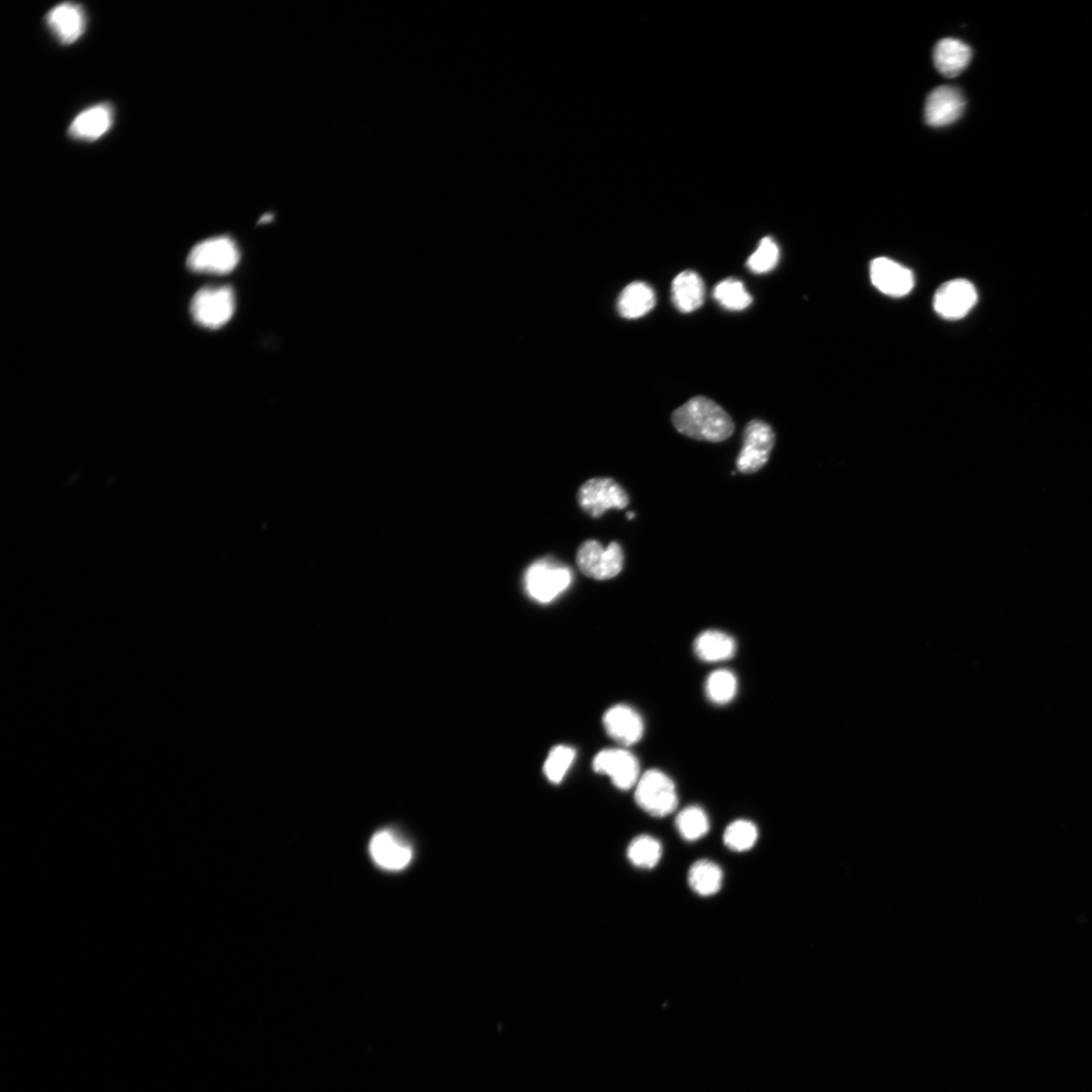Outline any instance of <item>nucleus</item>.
Segmentation results:
<instances>
[{"instance_id":"13","label":"nucleus","mask_w":1092,"mask_h":1092,"mask_svg":"<svg viewBox=\"0 0 1092 1092\" xmlns=\"http://www.w3.org/2000/svg\"><path fill=\"white\" fill-rule=\"evenodd\" d=\"M873 286L892 298H903L914 287V275L906 266L887 258H878L870 264Z\"/></svg>"},{"instance_id":"4","label":"nucleus","mask_w":1092,"mask_h":1092,"mask_svg":"<svg viewBox=\"0 0 1092 1092\" xmlns=\"http://www.w3.org/2000/svg\"><path fill=\"white\" fill-rule=\"evenodd\" d=\"M634 797L647 814L655 818L672 815L679 802L674 781L664 772L655 769L641 776Z\"/></svg>"},{"instance_id":"19","label":"nucleus","mask_w":1092,"mask_h":1092,"mask_svg":"<svg viewBox=\"0 0 1092 1092\" xmlns=\"http://www.w3.org/2000/svg\"><path fill=\"white\" fill-rule=\"evenodd\" d=\"M694 652L705 663H721L730 659L736 652V643L729 634L721 630H705L694 642Z\"/></svg>"},{"instance_id":"9","label":"nucleus","mask_w":1092,"mask_h":1092,"mask_svg":"<svg viewBox=\"0 0 1092 1092\" xmlns=\"http://www.w3.org/2000/svg\"><path fill=\"white\" fill-rule=\"evenodd\" d=\"M978 300L977 290L968 279H952L937 289L933 306L935 313L949 321L969 315Z\"/></svg>"},{"instance_id":"6","label":"nucleus","mask_w":1092,"mask_h":1092,"mask_svg":"<svg viewBox=\"0 0 1092 1092\" xmlns=\"http://www.w3.org/2000/svg\"><path fill=\"white\" fill-rule=\"evenodd\" d=\"M580 571L589 578L605 581L618 576L623 570L624 553L621 546L614 542L606 548L596 541L583 543L577 553Z\"/></svg>"},{"instance_id":"18","label":"nucleus","mask_w":1092,"mask_h":1092,"mask_svg":"<svg viewBox=\"0 0 1092 1092\" xmlns=\"http://www.w3.org/2000/svg\"><path fill=\"white\" fill-rule=\"evenodd\" d=\"M705 298L702 278L694 271L686 270L678 274L672 285V299L678 311L689 314L698 310Z\"/></svg>"},{"instance_id":"15","label":"nucleus","mask_w":1092,"mask_h":1092,"mask_svg":"<svg viewBox=\"0 0 1092 1092\" xmlns=\"http://www.w3.org/2000/svg\"><path fill=\"white\" fill-rule=\"evenodd\" d=\"M46 21L51 33L63 45L78 42L87 28L84 9L72 3L61 4L51 10Z\"/></svg>"},{"instance_id":"2","label":"nucleus","mask_w":1092,"mask_h":1092,"mask_svg":"<svg viewBox=\"0 0 1092 1092\" xmlns=\"http://www.w3.org/2000/svg\"><path fill=\"white\" fill-rule=\"evenodd\" d=\"M572 581L571 569L548 557L532 564L524 577L527 594L542 604L550 603L561 596L570 587Z\"/></svg>"},{"instance_id":"3","label":"nucleus","mask_w":1092,"mask_h":1092,"mask_svg":"<svg viewBox=\"0 0 1092 1092\" xmlns=\"http://www.w3.org/2000/svg\"><path fill=\"white\" fill-rule=\"evenodd\" d=\"M240 262L236 242L228 236L214 237L196 244L189 254L188 266L194 272L226 274Z\"/></svg>"},{"instance_id":"29","label":"nucleus","mask_w":1092,"mask_h":1092,"mask_svg":"<svg viewBox=\"0 0 1092 1092\" xmlns=\"http://www.w3.org/2000/svg\"><path fill=\"white\" fill-rule=\"evenodd\" d=\"M634 517H636V514H634L633 512H628V513H627V518H628V520H632V519H634Z\"/></svg>"},{"instance_id":"23","label":"nucleus","mask_w":1092,"mask_h":1092,"mask_svg":"<svg viewBox=\"0 0 1092 1092\" xmlns=\"http://www.w3.org/2000/svg\"><path fill=\"white\" fill-rule=\"evenodd\" d=\"M704 688L711 703L726 705L738 694V678L729 670H718L707 677Z\"/></svg>"},{"instance_id":"25","label":"nucleus","mask_w":1092,"mask_h":1092,"mask_svg":"<svg viewBox=\"0 0 1092 1092\" xmlns=\"http://www.w3.org/2000/svg\"><path fill=\"white\" fill-rule=\"evenodd\" d=\"M714 297L721 306L729 311H742L753 302V298L738 279L727 278L714 291Z\"/></svg>"},{"instance_id":"7","label":"nucleus","mask_w":1092,"mask_h":1092,"mask_svg":"<svg viewBox=\"0 0 1092 1092\" xmlns=\"http://www.w3.org/2000/svg\"><path fill=\"white\" fill-rule=\"evenodd\" d=\"M578 500L581 510L594 518L601 517L611 510L622 511L629 504L625 490L609 477H596L586 481L579 490Z\"/></svg>"},{"instance_id":"28","label":"nucleus","mask_w":1092,"mask_h":1092,"mask_svg":"<svg viewBox=\"0 0 1092 1092\" xmlns=\"http://www.w3.org/2000/svg\"><path fill=\"white\" fill-rule=\"evenodd\" d=\"M780 260V249L771 237L761 239L755 253L747 262L748 268L756 274L772 271Z\"/></svg>"},{"instance_id":"1","label":"nucleus","mask_w":1092,"mask_h":1092,"mask_svg":"<svg viewBox=\"0 0 1092 1092\" xmlns=\"http://www.w3.org/2000/svg\"><path fill=\"white\" fill-rule=\"evenodd\" d=\"M678 433L701 441L722 442L734 431L731 417L721 405L703 396L694 397L672 415Z\"/></svg>"},{"instance_id":"12","label":"nucleus","mask_w":1092,"mask_h":1092,"mask_svg":"<svg viewBox=\"0 0 1092 1092\" xmlns=\"http://www.w3.org/2000/svg\"><path fill=\"white\" fill-rule=\"evenodd\" d=\"M606 732L619 745L638 744L645 733V722L638 711L625 704L609 708L603 718Z\"/></svg>"},{"instance_id":"14","label":"nucleus","mask_w":1092,"mask_h":1092,"mask_svg":"<svg viewBox=\"0 0 1092 1092\" xmlns=\"http://www.w3.org/2000/svg\"><path fill=\"white\" fill-rule=\"evenodd\" d=\"M965 99L960 90L952 87L934 88L928 96L925 119L928 124L939 128L958 121L965 109Z\"/></svg>"},{"instance_id":"26","label":"nucleus","mask_w":1092,"mask_h":1092,"mask_svg":"<svg viewBox=\"0 0 1092 1092\" xmlns=\"http://www.w3.org/2000/svg\"><path fill=\"white\" fill-rule=\"evenodd\" d=\"M758 831L750 821L739 820L731 823L723 834L724 845L734 852H746L754 848Z\"/></svg>"},{"instance_id":"8","label":"nucleus","mask_w":1092,"mask_h":1092,"mask_svg":"<svg viewBox=\"0 0 1092 1092\" xmlns=\"http://www.w3.org/2000/svg\"><path fill=\"white\" fill-rule=\"evenodd\" d=\"M776 437L772 427L764 421H751L744 433L743 448L736 459V468L742 474L757 473L769 461Z\"/></svg>"},{"instance_id":"17","label":"nucleus","mask_w":1092,"mask_h":1092,"mask_svg":"<svg viewBox=\"0 0 1092 1092\" xmlns=\"http://www.w3.org/2000/svg\"><path fill=\"white\" fill-rule=\"evenodd\" d=\"M972 50L964 42L947 38L939 41L933 50V62L937 71L946 78H956L969 67Z\"/></svg>"},{"instance_id":"24","label":"nucleus","mask_w":1092,"mask_h":1092,"mask_svg":"<svg viewBox=\"0 0 1092 1092\" xmlns=\"http://www.w3.org/2000/svg\"><path fill=\"white\" fill-rule=\"evenodd\" d=\"M676 828L685 841L696 842L708 833L710 822L703 808L692 805L680 812Z\"/></svg>"},{"instance_id":"10","label":"nucleus","mask_w":1092,"mask_h":1092,"mask_svg":"<svg viewBox=\"0 0 1092 1092\" xmlns=\"http://www.w3.org/2000/svg\"><path fill=\"white\" fill-rule=\"evenodd\" d=\"M593 769L598 774L611 778L620 791L636 787L642 776L638 757L620 748L599 752L594 757Z\"/></svg>"},{"instance_id":"27","label":"nucleus","mask_w":1092,"mask_h":1092,"mask_svg":"<svg viewBox=\"0 0 1092 1092\" xmlns=\"http://www.w3.org/2000/svg\"><path fill=\"white\" fill-rule=\"evenodd\" d=\"M576 751L568 746H556L548 754L544 771L553 784H560L574 764Z\"/></svg>"},{"instance_id":"22","label":"nucleus","mask_w":1092,"mask_h":1092,"mask_svg":"<svg viewBox=\"0 0 1092 1092\" xmlns=\"http://www.w3.org/2000/svg\"><path fill=\"white\" fill-rule=\"evenodd\" d=\"M662 856V844L655 837L648 834L637 836L627 848V858L631 864L641 869L654 868Z\"/></svg>"},{"instance_id":"16","label":"nucleus","mask_w":1092,"mask_h":1092,"mask_svg":"<svg viewBox=\"0 0 1092 1092\" xmlns=\"http://www.w3.org/2000/svg\"><path fill=\"white\" fill-rule=\"evenodd\" d=\"M113 123V107L109 104H98L82 112L72 121L69 135L76 140L95 141L105 136L111 130Z\"/></svg>"},{"instance_id":"21","label":"nucleus","mask_w":1092,"mask_h":1092,"mask_svg":"<svg viewBox=\"0 0 1092 1092\" xmlns=\"http://www.w3.org/2000/svg\"><path fill=\"white\" fill-rule=\"evenodd\" d=\"M688 882L692 891L700 897H713L720 893L723 873L715 862L700 860L689 870Z\"/></svg>"},{"instance_id":"11","label":"nucleus","mask_w":1092,"mask_h":1092,"mask_svg":"<svg viewBox=\"0 0 1092 1092\" xmlns=\"http://www.w3.org/2000/svg\"><path fill=\"white\" fill-rule=\"evenodd\" d=\"M370 853L375 864L388 871H401L413 859L411 846L391 828L379 830L371 837Z\"/></svg>"},{"instance_id":"5","label":"nucleus","mask_w":1092,"mask_h":1092,"mask_svg":"<svg viewBox=\"0 0 1092 1092\" xmlns=\"http://www.w3.org/2000/svg\"><path fill=\"white\" fill-rule=\"evenodd\" d=\"M191 312L202 327L219 329L226 325L235 312V295L231 287L212 286L201 289L194 297Z\"/></svg>"},{"instance_id":"20","label":"nucleus","mask_w":1092,"mask_h":1092,"mask_svg":"<svg viewBox=\"0 0 1092 1092\" xmlns=\"http://www.w3.org/2000/svg\"><path fill=\"white\" fill-rule=\"evenodd\" d=\"M654 304L653 290L645 283L636 282L628 285L620 294L617 310L621 317L633 320L650 313Z\"/></svg>"}]
</instances>
